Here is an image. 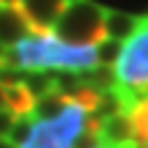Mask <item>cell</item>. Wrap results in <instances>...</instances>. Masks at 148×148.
Segmentation results:
<instances>
[{
	"mask_svg": "<svg viewBox=\"0 0 148 148\" xmlns=\"http://www.w3.org/2000/svg\"><path fill=\"white\" fill-rule=\"evenodd\" d=\"M69 96H63V93H47V96H41V99H36V107H33V121H49V118H58L60 112L69 107Z\"/></svg>",
	"mask_w": 148,
	"mask_h": 148,
	"instance_id": "obj_10",
	"label": "cell"
},
{
	"mask_svg": "<svg viewBox=\"0 0 148 148\" xmlns=\"http://www.w3.org/2000/svg\"><path fill=\"white\" fill-rule=\"evenodd\" d=\"M137 22H140V16H134V14H126V11H110V8H107L104 36L107 38H115V41H126V38L137 30Z\"/></svg>",
	"mask_w": 148,
	"mask_h": 148,
	"instance_id": "obj_8",
	"label": "cell"
},
{
	"mask_svg": "<svg viewBox=\"0 0 148 148\" xmlns=\"http://www.w3.org/2000/svg\"><path fill=\"white\" fill-rule=\"evenodd\" d=\"M3 93H5V110H11L16 118L33 115L36 99L30 96V90L25 85H3Z\"/></svg>",
	"mask_w": 148,
	"mask_h": 148,
	"instance_id": "obj_9",
	"label": "cell"
},
{
	"mask_svg": "<svg viewBox=\"0 0 148 148\" xmlns=\"http://www.w3.org/2000/svg\"><path fill=\"white\" fill-rule=\"evenodd\" d=\"M16 123V115L11 110H0V137H8V132H11V126Z\"/></svg>",
	"mask_w": 148,
	"mask_h": 148,
	"instance_id": "obj_15",
	"label": "cell"
},
{
	"mask_svg": "<svg viewBox=\"0 0 148 148\" xmlns=\"http://www.w3.org/2000/svg\"><path fill=\"white\" fill-rule=\"evenodd\" d=\"M85 118H88V110L79 107L77 101H69V107L58 118L33 123L30 140L22 148H74L85 129Z\"/></svg>",
	"mask_w": 148,
	"mask_h": 148,
	"instance_id": "obj_4",
	"label": "cell"
},
{
	"mask_svg": "<svg viewBox=\"0 0 148 148\" xmlns=\"http://www.w3.org/2000/svg\"><path fill=\"white\" fill-rule=\"evenodd\" d=\"M3 66L22 71H71L82 74L96 66V47H74L49 36H27L14 47H5Z\"/></svg>",
	"mask_w": 148,
	"mask_h": 148,
	"instance_id": "obj_1",
	"label": "cell"
},
{
	"mask_svg": "<svg viewBox=\"0 0 148 148\" xmlns=\"http://www.w3.org/2000/svg\"><path fill=\"white\" fill-rule=\"evenodd\" d=\"M99 148H104V145H99Z\"/></svg>",
	"mask_w": 148,
	"mask_h": 148,
	"instance_id": "obj_20",
	"label": "cell"
},
{
	"mask_svg": "<svg viewBox=\"0 0 148 148\" xmlns=\"http://www.w3.org/2000/svg\"><path fill=\"white\" fill-rule=\"evenodd\" d=\"M123 52V41H115V38H101L99 44H96V63L99 66H115L118 58H121Z\"/></svg>",
	"mask_w": 148,
	"mask_h": 148,
	"instance_id": "obj_13",
	"label": "cell"
},
{
	"mask_svg": "<svg viewBox=\"0 0 148 148\" xmlns=\"http://www.w3.org/2000/svg\"><path fill=\"white\" fill-rule=\"evenodd\" d=\"M134 148H148V145H134Z\"/></svg>",
	"mask_w": 148,
	"mask_h": 148,
	"instance_id": "obj_19",
	"label": "cell"
},
{
	"mask_svg": "<svg viewBox=\"0 0 148 148\" xmlns=\"http://www.w3.org/2000/svg\"><path fill=\"white\" fill-rule=\"evenodd\" d=\"M129 121H132V129H134V143L148 145V99H140L129 110Z\"/></svg>",
	"mask_w": 148,
	"mask_h": 148,
	"instance_id": "obj_12",
	"label": "cell"
},
{
	"mask_svg": "<svg viewBox=\"0 0 148 148\" xmlns=\"http://www.w3.org/2000/svg\"><path fill=\"white\" fill-rule=\"evenodd\" d=\"M0 148H16L14 143H11V140L8 137H0Z\"/></svg>",
	"mask_w": 148,
	"mask_h": 148,
	"instance_id": "obj_16",
	"label": "cell"
},
{
	"mask_svg": "<svg viewBox=\"0 0 148 148\" xmlns=\"http://www.w3.org/2000/svg\"><path fill=\"white\" fill-rule=\"evenodd\" d=\"M22 85L30 90L33 99H41V96L58 90V82H55V74L52 71H25V82H22Z\"/></svg>",
	"mask_w": 148,
	"mask_h": 148,
	"instance_id": "obj_11",
	"label": "cell"
},
{
	"mask_svg": "<svg viewBox=\"0 0 148 148\" xmlns=\"http://www.w3.org/2000/svg\"><path fill=\"white\" fill-rule=\"evenodd\" d=\"M99 143L104 148H134V129L129 121V112H118L101 121L99 126Z\"/></svg>",
	"mask_w": 148,
	"mask_h": 148,
	"instance_id": "obj_6",
	"label": "cell"
},
{
	"mask_svg": "<svg viewBox=\"0 0 148 148\" xmlns=\"http://www.w3.org/2000/svg\"><path fill=\"white\" fill-rule=\"evenodd\" d=\"M0 5H19V0H0Z\"/></svg>",
	"mask_w": 148,
	"mask_h": 148,
	"instance_id": "obj_18",
	"label": "cell"
},
{
	"mask_svg": "<svg viewBox=\"0 0 148 148\" xmlns=\"http://www.w3.org/2000/svg\"><path fill=\"white\" fill-rule=\"evenodd\" d=\"M107 8L93 0H69L52 27V36L74 47H96L104 38Z\"/></svg>",
	"mask_w": 148,
	"mask_h": 148,
	"instance_id": "obj_3",
	"label": "cell"
},
{
	"mask_svg": "<svg viewBox=\"0 0 148 148\" xmlns=\"http://www.w3.org/2000/svg\"><path fill=\"white\" fill-rule=\"evenodd\" d=\"M27 36H33V27L27 22L25 11L19 5H0V44L14 47Z\"/></svg>",
	"mask_w": 148,
	"mask_h": 148,
	"instance_id": "obj_7",
	"label": "cell"
},
{
	"mask_svg": "<svg viewBox=\"0 0 148 148\" xmlns=\"http://www.w3.org/2000/svg\"><path fill=\"white\" fill-rule=\"evenodd\" d=\"M5 107V93H3V85H0V110Z\"/></svg>",
	"mask_w": 148,
	"mask_h": 148,
	"instance_id": "obj_17",
	"label": "cell"
},
{
	"mask_svg": "<svg viewBox=\"0 0 148 148\" xmlns=\"http://www.w3.org/2000/svg\"><path fill=\"white\" fill-rule=\"evenodd\" d=\"M66 3L69 0H19V8L30 22L33 36H49Z\"/></svg>",
	"mask_w": 148,
	"mask_h": 148,
	"instance_id": "obj_5",
	"label": "cell"
},
{
	"mask_svg": "<svg viewBox=\"0 0 148 148\" xmlns=\"http://www.w3.org/2000/svg\"><path fill=\"white\" fill-rule=\"evenodd\" d=\"M33 115H25V118H16V123L11 126V132H8V140L14 143L16 148H22L30 140V132H33Z\"/></svg>",
	"mask_w": 148,
	"mask_h": 148,
	"instance_id": "obj_14",
	"label": "cell"
},
{
	"mask_svg": "<svg viewBox=\"0 0 148 148\" xmlns=\"http://www.w3.org/2000/svg\"><path fill=\"white\" fill-rule=\"evenodd\" d=\"M115 90L126 104V112L140 99H148V14L140 16L137 30L123 41V52L115 63Z\"/></svg>",
	"mask_w": 148,
	"mask_h": 148,
	"instance_id": "obj_2",
	"label": "cell"
}]
</instances>
